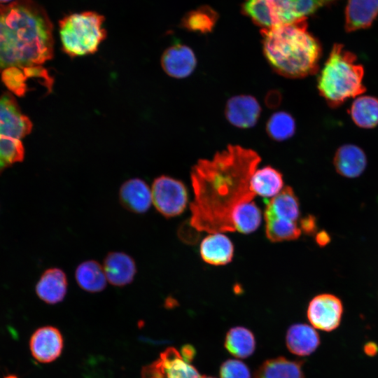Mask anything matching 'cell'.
Returning a JSON list of instances; mask_svg holds the SVG:
<instances>
[{"label": "cell", "mask_w": 378, "mask_h": 378, "mask_svg": "<svg viewBox=\"0 0 378 378\" xmlns=\"http://www.w3.org/2000/svg\"><path fill=\"white\" fill-rule=\"evenodd\" d=\"M260 161L254 150L230 145L211 160L197 162L191 172V216L178 230L183 241L194 242L202 232L234 231L233 211L255 195L250 181Z\"/></svg>", "instance_id": "1"}, {"label": "cell", "mask_w": 378, "mask_h": 378, "mask_svg": "<svg viewBox=\"0 0 378 378\" xmlns=\"http://www.w3.org/2000/svg\"><path fill=\"white\" fill-rule=\"evenodd\" d=\"M52 24L34 0L0 4V72L41 66L53 55Z\"/></svg>", "instance_id": "2"}, {"label": "cell", "mask_w": 378, "mask_h": 378, "mask_svg": "<svg viewBox=\"0 0 378 378\" xmlns=\"http://www.w3.org/2000/svg\"><path fill=\"white\" fill-rule=\"evenodd\" d=\"M262 35L264 54L279 74L299 78L318 71L321 47L308 31L306 18L262 29Z\"/></svg>", "instance_id": "3"}, {"label": "cell", "mask_w": 378, "mask_h": 378, "mask_svg": "<svg viewBox=\"0 0 378 378\" xmlns=\"http://www.w3.org/2000/svg\"><path fill=\"white\" fill-rule=\"evenodd\" d=\"M356 60V56L342 44L333 45L317 83L320 94L330 107H338L366 90L363 83L364 69Z\"/></svg>", "instance_id": "4"}, {"label": "cell", "mask_w": 378, "mask_h": 378, "mask_svg": "<svg viewBox=\"0 0 378 378\" xmlns=\"http://www.w3.org/2000/svg\"><path fill=\"white\" fill-rule=\"evenodd\" d=\"M104 18L94 11L67 15L59 22L62 50L71 57L95 52L104 40Z\"/></svg>", "instance_id": "5"}, {"label": "cell", "mask_w": 378, "mask_h": 378, "mask_svg": "<svg viewBox=\"0 0 378 378\" xmlns=\"http://www.w3.org/2000/svg\"><path fill=\"white\" fill-rule=\"evenodd\" d=\"M32 124L9 92L0 97V173L24 159L22 139L30 133Z\"/></svg>", "instance_id": "6"}, {"label": "cell", "mask_w": 378, "mask_h": 378, "mask_svg": "<svg viewBox=\"0 0 378 378\" xmlns=\"http://www.w3.org/2000/svg\"><path fill=\"white\" fill-rule=\"evenodd\" d=\"M194 356L192 346L186 345L181 353L169 347L151 364L143 368L141 378H201L191 360Z\"/></svg>", "instance_id": "7"}, {"label": "cell", "mask_w": 378, "mask_h": 378, "mask_svg": "<svg viewBox=\"0 0 378 378\" xmlns=\"http://www.w3.org/2000/svg\"><path fill=\"white\" fill-rule=\"evenodd\" d=\"M152 204L165 218L181 214L188 203V192L180 181L167 176L156 178L151 187Z\"/></svg>", "instance_id": "8"}, {"label": "cell", "mask_w": 378, "mask_h": 378, "mask_svg": "<svg viewBox=\"0 0 378 378\" xmlns=\"http://www.w3.org/2000/svg\"><path fill=\"white\" fill-rule=\"evenodd\" d=\"M243 10L263 29L298 21L290 0H246Z\"/></svg>", "instance_id": "9"}, {"label": "cell", "mask_w": 378, "mask_h": 378, "mask_svg": "<svg viewBox=\"0 0 378 378\" xmlns=\"http://www.w3.org/2000/svg\"><path fill=\"white\" fill-rule=\"evenodd\" d=\"M343 305L340 298L324 293L315 296L307 308V318L315 328L330 332L340 324Z\"/></svg>", "instance_id": "10"}, {"label": "cell", "mask_w": 378, "mask_h": 378, "mask_svg": "<svg viewBox=\"0 0 378 378\" xmlns=\"http://www.w3.org/2000/svg\"><path fill=\"white\" fill-rule=\"evenodd\" d=\"M30 350L34 358L41 363H50L59 356L63 348V338L55 327L37 329L30 340Z\"/></svg>", "instance_id": "11"}, {"label": "cell", "mask_w": 378, "mask_h": 378, "mask_svg": "<svg viewBox=\"0 0 378 378\" xmlns=\"http://www.w3.org/2000/svg\"><path fill=\"white\" fill-rule=\"evenodd\" d=\"M102 266L107 281L115 286L122 287L131 284L136 274L134 260L122 251L109 252L105 256Z\"/></svg>", "instance_id": "12"}, {"label": "cell", "mask_w": 378, "mask_h": 378, "mask_svg": "<svg viewBox=\"0 0 378 378\" xmlns=\"http://www.w3.org/2000/svg\"><path fill=\"white\" fill-rule=\"evenodd\" d=\"M261 111L258 101L250 95H237L230 98L226 104L225 116L234 126L249 128L257 122Z\"/></svg>", "instance_id": "13"}, {"label": "cell", "mask_w": 378, "mask_h": 378, "mask_svg": "<svg viewBox=\"0 0 378 378\" xmlns=\"http://www.w3.org/2000/svg\"><path fill=\"white\" fill-rule=\"evenodd\" d=\"M119 200L126 210L134 214H144L152 204L151 188L140 178L129 179L120 186Z\"/></svg>", "instance_id": "14"}, {"label": "cell", "mask_w": 378, "mask_h": 378, "mask_svg": "<svg viewBox=\"0 0 378 378\" xmlns=\"http://www.w3.org/2000/svg\"><path fill=\"white\" fill-rule=\"evenodd\" d=\"M197 64L193 51L179 43L168 48L161 57V64L170 76L182 78L192 74Z\"/></svg>", "instance_id": "15"}, {"label": "cell", "mask_w": 378, "mask_h": 378, "mask_svg": "<svg viewBox=\"0 0 378 378\" xmlns=\"http://www.w3.org/2000/svg\"><path fill=\"white\" fill-rule=\"evenodd\" d=\"M67 288L66 275L58 267H50L45 270L35 288L37 296L50 304L62 302L66 295Z\"/></svg>", "instance_id": "16"}, {"label": "cell", "mask_w": 378, "mask_h": 378, "mask_svg": "<svg viewBox=\"0 0 378 378\" xmlns=\"http://www.w3.org/2000/svg\"><path fill=\"white\" fill-rule=\"evenodd\" d=\"M333 164L337 172L346 178L360 176L367 166L365 152L356 145L344 144L336 150Z\"/></svg>", "instance_id": "17"}, {"label": "cell", "mask_w": 378, "mask_h": 378, "mask_svg": "<svg viewBox=\"0 0 378 378\" xmlns=\"http://www.w3.org/2000/svg\"><path fill=\"white\" fill-rule=\"evenodd\" d=\"M378 15V0H347L345 30L352 32L370 27Z\"/></svg>", "instance_id": "18"}, {"label": "cell", "mask_w": 378, "mask_h": 378, "mask_svg": "<svg viewBox=\"0 0 378 378\" xmlns=\"http://www.w3.org/2000/svg\"><path fill=\"white\" fill-rule=\"evenodd\" d=\"M234 246L230 239L220 232L211 233L200 244V255L207 263L223 265L230 262L233 257Z\"/></svg>", "instance_id": "19"}, {"label": "cell", "mask_w": 378, "mask_h": 378, "mask_svg": "<svg viewBox=\"0 0 378 378\" xmlns=\"http://www.w3.org/2000/svg\"><path fill=\"white\" fill-rule=\"evenodd\" d=\"M265 219L280 218L296 222L300 216L299 202L290 187H286L267 204Z\"/></svg>", "instance_id": "20"}, {"label": "cell", "mask_w": 378, "mask_h": 378, "mask_svg": "<svg viewBox=\"0 0 378 378\" xmlns=\"http://www.w3.org/2000/svg\"><path fill=\"white\" fill-rule=\"evenodd\" d=\"M320 344L318 332L307 324L291 326L286 334V345L290 352L298 356L312 354Z\"/></svg>", "instance_id": "21"}, {"label": "cell", "mask_w": 378, "mask_h": 378, "mask_svg": "<svg viewBox=\"0 0 378 378\" xmlns=\"http://www.w3.org/2000/svg\"><path fill=\"white\" fill-rule=\"evenodd\" d=\"M75 279L81 289L92 293L102 291L108 282L103 266L94 260L80 262L76 269Z\"/></svg>", "instance_id": "22"}, {"label": "cell", "mask_w": 378, "mask_h": 378, "mask_svg": "<svg viewBox=\"0 0 378 378\" xmlns=\"http://www.w3.org/2000/svg\"><path fill=\"white\" fill-rule=\"evenodd\" d=\"M255 378H304L302 362L284 357L265 360L255 372Z\"/></svg>", "instance_id": "23"}, {"label": "cell", "mask_w": 378, "mask_h": 378, "mask_svg": "<svg viewBox=\"0 0 378 378\" xmlns=\"http://www.w3.org/2000/svg\"><path fill=\"white\" fill-rule=\"evenodd\" d=\"M283 186L281 173L270 166L255 170L250 181L252 192L265 197H274L281 190Z\"/></svg>", "instance_id": "24"}, {"label": "cell", "mask_w": 378, "mask_h": 378, "mask_svg": "<svg viewBox=\"0 0 378 378\" xmlns=\"http://www.w3.org/2000/svg\"><path fill=\"white\" fill-rule=\"evenodd\" d=\"M349 113L358 127L370 129L378 125V99L372 96H360L352 103Z\"/></svg>", "instance_id": "25"}, {"label": "cell", "mask_w": 378, "mask_h": 378, "mask_svg": "<svg viewBox=\"0 0 378 378\" xmlns=\"http://www.w3.org/2000/svg\"><path fill=\"white\" fill-rule=\"evenodd\" d=\"M28 78H41L50 81L47 71L41 66L24 69L10 67L2 71L3 82L18 96H22L26 92V80Z\"/></svg>", "instance_id": "26"}, {"label": "cell", "mask_w": 378, "mask_h": 378, "mask_svg": "<svg viewBox=\"0 0 378 378\" xmlns=\"http://www.w3.org/2000/svg\"><path fill=\"white\" fill-rule=\"evenodd\" d=\"M225 346L233 356L244 358L250 356L255 348L253 333L244 327L231 328L227 333Z\"/></svg>", "instance_id": "27"}, {"label": "cell", "mask_w": 378, "mask_h": 378, "mask_svg": "<svg viewBox=\"0 0 378 378\" xmlns=\"http://www.w3.org/2000/svg\"><path fill=\"white\" fill-rule=\"evenodd\" d=\"M232 220L234 231L251 233L259 227L261 223V212L253 201L243 202L233 211Z\"/></svg>", "instance_id": "28"}, {"label": "cell", "mask_w": 378, "mask_h": 378, "mask_svg": "<svg viewBox=\"0 0 378 378\" xmlns=\"http://www.w3.org/2000/svg\"><path fill=\"white\" fill-rule=\"evenodd\" d=\"M265 223L266 236L272 242L297 239L302 232L296 222L270 218Z\"/></svg>", "instance_id": "29"}, {"label": "cell", "mask_w": 378, "mask_h": 378, "mask_svg": "<svg viewBox=\"0 0 378 378\" xmlns=\"http://www.w3.org/2000/svg\"><path fill=\"white\" fill-rule=\"evenodd\" d=\"M266 130L269 136L276 141H284L291 137L295 130V122L288 113L279 111L269 118Z\"/></svg>", "instance_id": "30"}, {"label": "cell", "mask_w": 378, "mask_h": 378, "mask_svg": "<svg viewBox=\"0 0 378 378\" xmlns=\"http://www.w3.org/2000/svg\"><path fill=\"white\" fill-rule=\"evenodd\" d=\"M216 15L211 8L203 6L188 13L182 20V25L190 31L206 33L214 27Z\"/></svg>", "instance_id": "31"}, {"label": "cell", "mask_w": 378, "mask_h": 378, "mask_svg": "<svg viewBox=\"0 0 378 378\" xmlns=\"http://www.w3.org/2000/svg\"><path fill=\"white\" fill-rule=\"evenodd\" d=\"M220 378H251L248 367L239 360L225 361L220 370Z\"/></svg>", "instance_id": "32"}, {"label": "cell", "mask_w": 378, "mask_h": 378, "mask_svg": "<svg viewBox=\"0 0 378 378\" xmlns=\"http://www.w3.org/2000/svg\"><path fill=\"white\" fill-rule=\"evenodd\" d=\"M335 0H291L298 19L306 18L318 8L331 4Z\"/></svg>", "instance_id": "33"}, {"label": "cell", "mask_w": 378, "mask_h": 378, "mask_svg": "<svg viewBox=\"0 0 378 378\" xmlns=\"http://www.w3.org/2000/svg\"><path fill=\"white\" fill-rule=\"evenodd\" d=\"M300 228L302 232L307 234H314L316 232V220L312 215H308L302 218L300 221Z\"/></svg>", "instance_id": "34"}, {"label": "cell", "mask_w": 378, "mask_h": 378, "mask_svg": "<svg viewBox=\"0 0 378 378\" xmlns=\"http://www.w3.org/2000/svg\"><path fill=\"white\" fill-rule=\"evenodd\" d=\"M330 241V237L329 234L324 231H320L316 233V242L320 246H324L328 244Z\"/></svg>", "instance_id": "35"}, {"label": "cell", "mask_w": 378, "mask_h": 378, "mask_svg": "<svg viewBox=\"0 0 378 378\" xmlns=\"http://www.w3.org/2000/svg\"><path fill=\"white\" fill-rule=\"evenodd\" d=\"M378 346L373 342H368L364 346V351L368 356H374L377 353Z\"/></svg>", "instance_id": "36"}, {"label": "cell", "mask_w": 378, "mask_h": 378, "mask_svg": "<svg viewBox=\"0 0 378 378\" xmlns=\"http://www.w3.org/2000/svg\"><path fill=\"white\" fill-rule=\"evenodd\" d=\"M5 378H18V377H16L15 375H8L6 376Z\"/></svg>", "instance_id": "37"}, {"label": "cell", "mask_w": 378, "mask_h": 378, "mask_svg": "<svg viewBox=\"0 0 378 378\" xmlns=\"http://www.w3.org/2000/svg\"><path fill=\"white\" fill-rule=\"evenodd\" d=\"M11 0H0V4H6V3H8L9 1H10Z\"/></svg>", "instance_id": "38"}, {"label": "cell", "mask_w": 378, "mask_h": 378, "mask_svg": "<svg viewBox=\"0 0 378 378\" xmlns=\"http://www.w3.org/2000/svg\"><path fill=\"white\" fill-rule=\"evenodd\" d=\"M201 378H214V377H207V376H202Z\"/></svg>", "instance_id": "39"}]
</instances>
